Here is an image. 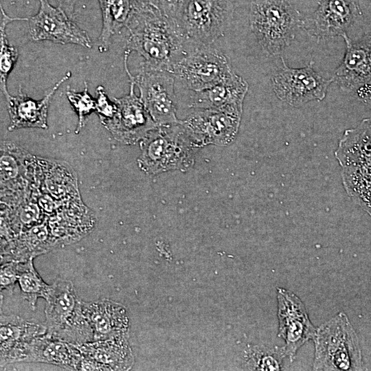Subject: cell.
<instances>
[{"mask_svg":"<svg viewBox=\"0 0 371 371\" xmlns=\"http://www.w3.org/2000/svg\"><path fill=\"white\" fill-rule=\"evenodd\" d=\"M169 71L176 82L191 91L210 88L234 74L227 58L212 45L195 47L175 62Z\"/></svg>","mask_w":371,"mask_h":371,"instance_id":"9","label":"cell"},{"mask_svg":"<svg viewBox=\"0 0 371 371\" xmlns=\"http://www.w3.org/2000/svg\"><path fill=\"white\" fill-rule=\"evenodd\" d=\"M159 8L165 14L175 20L182 0H144Z\"/></svg>","mask_w":371,"mask_h":371,"instance_id":"33","label":"cell"},{"mask_svg":"<svg viewBox=\"0 0 371 371\" xmlns=\"http://www.w3.org/2000/svg\"><path fill=\"white\" fill-rule=\"evenodd\" d=\"M128 94L114 98L117 109L114 115L101 121L102 125L117 142L131 145L143 139L158 125L146 109L140 97L135 93V85L130 82Z\"/></svg>","mask_w":371,"mask_h":371,"instance_id":"12","label":"cell"},{"mask_svg":"<svg viewBox=\"0 0 371 371\" xmlns=\"http://www.w3.org/2000/svg\"><path fill=\"white\" fill-rule=\"evenodd\" d=\"M335 155L346 193L371 216V117L344 131Z\"/></svg>","mask_w":371,"mask_h":371,"instance_id":"2","label":"cell"},{"mask_svg":"<svg viewBox=\"0 0 371 371\" xmlns=\"http://www.w3.org/2000/svg\"><path fill=\"white\" fill-rule=\"evenodd\" d=\"M313 340L314 370H363L359 338L344 312L337 313L316 328Z\"/></svg>","mask_w":371,"mask_h":371,"instance_id":"4","label":"cell"},{"mask_svg":"<svg viewBox=\"0 0 371 371\" xmlns=\"http://www.w3.org/2000/svg\"><path fill=\"white\" fill-rule=\"evenodd\" d=\"M47 218L38 225L21 232L12 239L1 243V263L25 262L58 247Z\"/></svg>","mask_w":371,"mask_h":371,"instance_id":"20","label":"cell"},{"mask_svg":"<svg viewBox=\"0 0 371 371\" xmlns=\"http://www.w3.org/2000/svg\"><path fill=\"white\" fill-rule=\"evenodd\" d=\"M28 21V18L11 17L4 11L1 3V23H0V87L1 91L7 98L10 94L7 88L8 76L12 70L19 58L16 47L10 44L7 34V25L15 21Z\"/></svg>","mask_w":371,"mask_h":371,"instance_id":"26","label":"cell"},{"mask_svg":"<svg viewBox=\"0 0 371 371\" xmlns=\"http://www.w3.org/2000/svg\"><path fill=\"white\" fill-rule=\"evenodd\" d=\"M130 53L124 52V63L129 81L139 91V97L148 112L158 126L180 122L176 115L175 78L164 69L142 63L138 72L133 75L128 67Z\"/></svg>","mask_w":371,"mask_h":371,"instance_id":"8","label":"cell"},{"mask_svg":"<svg viewBox=\"0 0 371 371\" xmlns=\"http://www.w3.org/2000/svg\"><path fill=\"white\" fill-rule=\"evenodd\" d=\"M139 0H98L102 27L98 41V49L102 53L109 50L113 36L125 27Z\"/></svg>","mask_w":371,"mask_h":371,"instance_id":"24","label":"cell"},{"mask_svg":"<svg viewBox=\"0 0 371 371\" xmlns=\"http://www.w3.org/2000/svg\"><path fill=\"white\" fill-rule=\"evenodd\" d=\"M282 63L271 78L273 91L280 100L300 107L310 101L325 98L332 78L315 71L313 61L302 68L289 67L282 57Z\"/></svg>","mask_w":371,"mask_h":371,"instance_id":"10","label":"cell"},{"mask_svg":"<svg viewBox=\"0 0 371 371\" xmlns=\"http://www.w3.org/2000/svg\"><path fill=\"white\" fill-rule=\"evenodd\" d=\"M318 7L302 26L317 40L341 36L361 14L359 0H316Z\"/></svg>","mask_w":371,"mask_h":371,"instance_id":"15","label":"cell"},{"mask_svg":"<svg viewBox=\"0 0 371 371\" xmlns=\"http://www.w3.org/2000/svg\"><path fill=\"white\" fill-rule=\"evenodd\" d=\"M248 19L254 38L267 56L280 55L290 45L302 22L288 0H251Z\"/></svg>","mask_w":371,"mask_h":371,"instance_id":"5","label":"cell"},{"mask_svg":"<svg viewBox=\"0 0 371 371\" xmlns=\"http://www.w3.org/2000/svg\"><path fill=\"white\" fill-rule=\"evenodd\" d=\"M84 84L85 88L82 92L70 89H67L66 92L67 97L78 117L76 133H80L84 127L87 116L96 111V99L89 94L87 82L85 81Z\"/></svg>","mask_w":371,"mask_h":371,"instance_id":"30","label":"cell"},{"mask_svg":"<svg viewBox=\"0 0 371 371\" xmlns=\"http://www.w3.org/2000/svg\"><path fill=\"white\" fill-rule=\"evenodd\" d=\"M75 346L83 355L106 366L110 370H127L133 364V356L125 336Z\"/></svg>","mask_w":371,"mask_h":371,"instance_id":"22","label":"cell"},{"mask_svg":"<svg viewBox=\"0 0 371 371\" xmlns=\"http://www.w3.org/2000/svg\"><path fill=\"white\" fill-rule=\"evenodd\" d=\"M356 93L359 99L371 109V85L360 87Z\"/></svg>","mask_w":371,"mask_h":371,"instance_id":"34","label":"cell"},{"mask_svg":"<svg viewBox=\"0 0 371 371\" xmlns=\"http://www.w3.org/2000/svg\"><path fill=\"white\" fill-rule=\"evenodd\" d=\"M278 337L285 341L283 346L291 361L299 348L313 339L316 328L311 323L304 302L293 292L277 288Z\"/></svg>","mask_w":371,"mask_h":371,"instance_id":"11","label":"cell"},{"mask_svg":"<svg viewBox=\"0 0 371 371\" xmlns=\"http://www.w3.org/2000/svg\"><path fill=\"white\" fill-rule=\"evenodd\" d=\"M23 298L27 301L30 308L35 309L38 297L45 298L50 285L46 284L36 271L33 259L19 262L18 280Z\"/></svg>","mask_w":371,"mask_h":371,"instance_id":"27","label":"cell"},{"mask_svg":"<svg viewBox=\"0 0 371 371\" xmlns=\"http://www.w3.org/2000/svg\"><path fill=\"white\" fill-rule=\"evenodd\" d=\"M241 117L223 111L198 109L181 124L199 148L212 144L227 146L238 132Z\"/></svg>","mask_w":371,"mask_h":371,"instance_id":"14","label":"cell"},{"mask_svg":"<svg viewBox=\"0 0 371 371\" xmlns=\"http://www.w3.org/2000/svg\"><path fill=\"white\" fill-rule=\"evenodd\" d=\"M0 275L1 292L6 291L12 294L18 280L19 262L10 261L1 264Z\"/></svg>","mask_w":371,"mask_h":371,"instance_id":"31","label":"cell"},{"mask_svg":"<svg viewBox=\"0 0 371 371\" xmlns=\"http://www.w3.org/2000/svg\"><path fill=\"white\" fill-rule=\"evenodd\" d=\"M70 71L57 82L50 91L41 100H35L23 93L5 98L10 117V131L24 128H38L47 129V112L51 100L60 86L69 80Z\"/></svg>","mask_w":371,"mask_h":371,"instance_id":"19","label":"cell"},{"mask_svg":"<svg viewBox=\"0 0 371 371\" xmlns=\"http://www.w3.org/2000/svg\"><path fill=\"white\" fill-rule=\"evenodd\" d=\"M141 154L137 159L140 169L148 175L179 170H190L200 148L180 122L157 126L139 141Z\"/></svg>","mask_w":371,"mask_h":371,"instance_id":"3","label":"cell"},{"mask_svg":"<svg viewBox=\"0 0 371 371\" xmlns=\"http://www.w3.org/2000/svg\"><path fill=\"white\" fill-rule=\"evenodd\" d=\"M45 324L17 315L1 314L0 357H5L23 344L46 334Z\"/></svg>","mask_w":371,"mask_h":371,"instance_id":"23","label":"cell"},{"mask_svg":"<svg viewBox=\"0 0 371 371\" xmlns=\"http://www.w3.org/2000/svg\"><path fill=\"white\" fill-rule=\"evenodd\" d=\"M78 0H59V6L71 19L74 17L75 6Z\"/></svg>","mask_w":371,"mask_h":371,"instance_id":"35","label":"cell"},{"mask_svg":"<svg viewBox=\"0 0 371 371\" xmlns=\"http://www.w3.org/2000/svg\"><path fill=\"white\" fill-rule=\"evenodd\" d=\"M33 158L16 144L10 141L2 142L0 159L1 187L14 186L21 180Z\"/></svg>","mask_w":371,"mask_h":371,"instance_id":"25","label":"cell"},{"mask_svg":"<svg viewBox=\"0 0 371 371\" xmlns=\"http://www.w3.org/2000/svg\"><path fill=\"white\" fill-rule=\"evenodd\" d=\"M82 357V352L75 345L45 334L13 350L1 362V367L16 362H38L78 370Z\"/></svg>","mask_w":371,"mask_h":371,"instance_id":"16","label":"cell"},{"mask_svg":"<svg viewBox=\"0 0 371 371\" xmlns=\"http://www.w3.org/2000/svg\"><path fill=\"white\" fill-rule=\"evenodd\" d=\"M285 357L284 347L253 346L247 351L246 367L251 370H281Z\"/></svg>","mask_w":371,"mask_h":371,"instance_id":"29","label":"cell"},{"mask_svg":"<svg viewBox=\"0 0 371 371\" xmlns=\"http://www.w3.org/2000/svg\"><path fill=\"white\" fill-rule=\"evenodd\" d=\"M45 300L46 335L79 345L93 341V333L70 280L57 279L50 285Z\"/></svg>","mask_w":371,"mask_h":371,"instance_id":"6","label":"cell"},{"mask_svg":"<svg viewBox=\"0 0 371 371\" xmlns=\"http://www.w3.org/2000/svg\"><path fill=\"white\" fill-rule=\"evenodd\" d=\"M125 28L126 51L139 54L145 64L168 71L197 47L186 40L174 19L148 1L137 2Z\"/></svg>","mask_w":371,"mask_h":371,"instance_id":"1","label":"cell"},{"mask_svg":"<svg viewBox=\"0 0 371 371\" xmlns=\"http://www.w3.org/2000/svg\"><path fill=\"white\" fill-rule=\"evenodd\" d=\"M96 94V111L100 121L111 118L117 109L115 102L109 99L104 88L101 85L97 87Z\"/></svg>","mask_w":371,"mask_h":371,"instance_id":"32","label":"cell"},{"mask_svg":"<svg viewBox=\"0 0 371 371\" xmlns=\"http://www.w3.org/2000/svg\"><path fill=\"white\" fill-rule=\"evenodd\" d=\"M82 312L93 333V341L125 336L128 319L125 308L109 299L95 302L82 301Z\"/></svg>","mask_w":371,"mask_h":371,"instance_id":"21","label":"cell"},{"mask_svg":"<svg viewBox=\"0 0 371 371\" xmlns=\"http://www.w3.org/2000/svg\"><path fill=\"white\" fill-rule=\"evenodd\" d=\"M38 12L28 17L30 34L34 41H48L60 44H75L91 48V41L60 7L52 5L46 0H38Z\"/></svg>","mask_w":371,"mask_h":371,"instance_id":"13","label":"cell"},{"mask_svg":"<svg viewBox=\"0 0 371 371\" xmlns=\"http://www.w3.org/2000/svg\"><path fill=\"white\" fill-rule=\"evenodd\" d=\"M248 88L247 81L234 73L219 84L200 91H192L188 106L242 117L243 101Z\"/></svg>","mask_w":371,"mask_h":371,"instance_id":"18","label":"cell"},{"mask_svg":"<svg viewBox=\"0 0 371 371\" xmlns=\"http://www.w3.org/2000/svg\"><path fill=\"white\" fill-rule=\"evenodd\" d=\"M49 168L50 170L46 175L45 183L52 196L57 200H64L78 194L74 172L67 165L50 161Z\"/></svg>","mask_w":371,"mask_h":371,"instance_id":"28","label":"cell"},{"mask_svg":"<svg viewBox=\"0 0 371 371\" xmlns=\"http://www.w3.org/2000/svg\"><path fill=\"white\" fill-rule=\"evenodd\" d=\"M234 10V0H182L175 21L189 43L212 45L228 29Z\"/></svg>","mask_w":371,"mask_h":371,"instance_id":"7","label":"cell"},{"mask_svg":"<svg viewBox=\"0 0 371 371\" xmlns=\"http://www.w3.org/2000/svg\"><path fill=\"white\" fill-rule=\"evenodd\" d=\"M341 36L346 43L344 58L336 69L332 81L346 92L371 85V32L352 40L346 33Z\"/></svg>","mask_w":371,"mask_h":371,"instance_id":"17","label":"cell"}]
</instances>
